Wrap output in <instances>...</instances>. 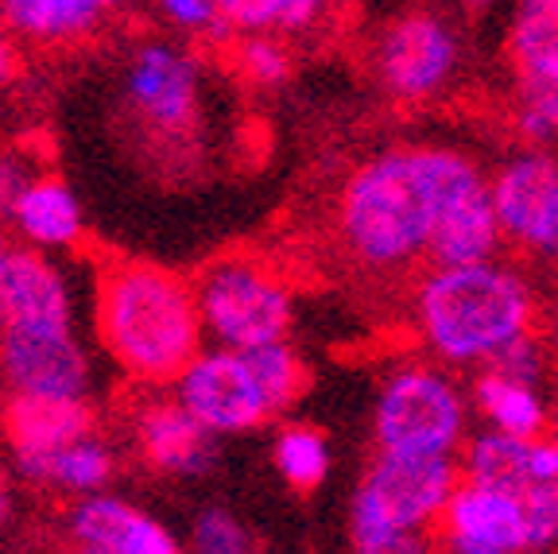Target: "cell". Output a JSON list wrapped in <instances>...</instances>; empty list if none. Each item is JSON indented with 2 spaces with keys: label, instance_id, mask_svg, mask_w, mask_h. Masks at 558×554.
Masks as SVG:
<instances>
[{
  "label": "cell",
  "instance_id": "cell-41",
  "mask_svg": "<svg viewBox=\"0 0 558 554\" xmlns=\"http://www.w3.org/2000/svg\"><path fill=\"white\" fill-rule=\"evenodd\" d=\"M555 496H558V481H555Z\"/></svg>",
  "mask_w": 558,
  "mask_h": 554
},
{
  "label": "cell",
  "instance_id": "cell-22",
  "mask_svg": "<svg viewBox=\"0 0 558 554\" xmlns=\"http://www.w3.org/2000/svg\"><path fill=\"white\" fill-rule=\"evenodd\" d=\"M470 404L488 431L512 438H543L550 431V399L543 396V384H523L497 369H477Z\"/></svg>",
  "mask_w": 558,
  "mask_h": 554
},
{
  "label": "cell",
  "instance_id": "cell-1",
  "mask_svg": "<svg viewBox=\"0 0 558 554\" xmlns=\"http://www.w3.org/2000/svg\"><path fill=\"white\" fill-rule=\"evenodd\" d=\"M477 159L446 144L384 147L345 174L333 206L338 244L365 276H408L427 268L438 206Z\"/></svg>",
  "mask_w": 558,
  "mask_h": 554
},
{
  "label": "cell",
  "instance_id": "cell-25",
  "mask_svg": "<svg viewBox=\"0 0 558 554\" xmlns=\"http://www.w3.org/2000/svg\"><path fill=\"white\" fill-rule=\"evenodd\" d=\"M271 466L283 485H291L295 493H314L326 485L333 469L330 438L311 423H283L271 438Z\"/></svg>",
  "mask_w": 558,
  "mask_h": 554
},
{
  "label": "cell",
  "instance_id": "cell-10",
  "mask_svg": "<svg viewBox=\"0 0 558 554\" xmlns=\"http://www.w3.org/2000/svg\"><path fill=\"white\" fill-rule=\"evenodd\" d=\"M174 399L218 438L260 431L271 423V404L264 396L248 353L221 346H202L171 384Z\"/></svg>",
  "mask_w": 558,
  "mask_h": 554
},
{
  "label": "cell",
  "instance_id": "cell-39",
  "mask_svg": "<svg viewBox=\"0 0 558 554\" xmlns=\"http://www.w3.org/2000/svg\"><path fill=\"white\" fill-rule=\"evenodd\" d=\"M66 554H97V551H86V546H70L66 543Z\"/></svg>",
  "mask_w": 558,
  "mask_h": 554
},
{
  "label": "cell",
  "instance_id": "cell-38",
  "mask_svg": "<svg viewBox=\"0 0 558 554\" xmlns=\"http://www.w3.org/2000/svg\"><path fill=\"white\" fill-rule=\"evenodd\" d=\"M493 0H465V9H473V12H481V9H488Z\"/></svg>",
  "mask_w": 558,
  "mask_h": 554
},
{
  "label": "cell",
  "instance_id": "cell-35",
  "mask_svg": "<svg viewBox=\"0 0 558 554\" xmlns=\"http://www.w3.org/2000/svg\"><path fill=\"white\" fill-rule=\"evenodd\" d=\"M12 249V233H9V226H4V221H0V256H4V252Z\"/></svg>",
  "mask_w": 558,
  "mask_h": 554
},
{
  "label": "cell",
  "instance_id": "cell-7",
  "mask_svg": "<svg viewBox=\"0 0 558 554\" xmlns=\"http://www.w3.org/2000/svg\"><path fill=\"white\" fill-rule=\"evenodd\" d=\"M462 67L458 35L442 16L403 12L388 20L373 39V74L384 94L403 105L435 101Z\"/></svg>",
  "mask_w": 558,
  "mask_h": 554
},
{
  "label": "cell",
  "instance_id": "cell-2",
  "mask_svg": "<svg viewBox=\"0 0 558 554\" xmlns=\"http://www.w3.org/2000/svg\"><path fill=\"white\" fill-rule=\"evenodd\" d=\"M539 294L527 272L505 256L473 264H427L411 287V326L430 361L485 369L500 349L535 334Z\"/></svg>",
  "mask_w": 558,
  "mask_h": 554
},
{
  "label": "cell",
  "instance_id": "cell-20",
  "mask_svg": "<svg viewBox=\"0 0 558 554\" xmlns=\"http://www.w3.org/2000/svg\"><path fill=\"white\" fill-rule=\"evenodd\" d=\"M12 469H16L24 481H32V485L78 501V496L105 493V489L113 485L117 450L105 434L94 431V434H82V438L66 442L59 450L44 454V458L20 461V466H12Z\"/></svg>",
  "mask_w": 558,
  "mask_h": 554
},
{
  "label": "cell",
  "instance_id": "cell-24",
  "mask_svg": "<svg viewBox=\"0 0 558 554\" xmlns=\"http://www.w3.org/2000/svg\"><path fill=\"white\" fill-rule=\"evenodd\" d=\"M532 442L535 438H512L500 431H481L470 434L458 454V469L465 481H481V485L508 489V493H527L539 489L532 481Z\"/></svg>",
  "mask_w": 558,
  "mask_h": 554
},
{
  "label": "cell",
  "instance_id": "cell-11",
  "mask_svg": "<svg viewBox=\"0 0 558 554\" xmlns=\"http://www.w3.org/2000/svg\"><path fill=\"white\" fill-rule=\"evenodd\" d=\"M0 381L32 396H89L94 357L78 322H24L0 329Z\"/></svg>",
  "mask_w": 558,
  "mask_h": 554
},
{
  "label": "cell",
  "instance_id": "cell-31",
  "mask_svg": "<svg viewBox=\"0 0 558 554\" xmlns=\"http://www.w3.org/2000/svg\"><path fill=\"white\" fill-rule=\"evenodd\" d=\"M35 174H39L35 156H27V152H0V221L9 217L12 202L27 191V182Z\"/></svg>",
  "mask_w": 558,
  "mask_h": 554
},
{
  "label": "cell",
  "instance_id": "cell-9",
  "mask_svg": "<svg viewBox=\"0 0 558 554\" xmlns=\"http://www.w3.org/2000/svg\"><path fill=\"white\" fill-rule=\"evenodd\" d=\"M124 105L156 140H186L202 117V67L191 51L148 39L124 67Z\"/></svg>",
  "mask_w": 558,
  "mask_h": 554
},
{
  "label": "cell",
  "instance_id": "cell-6",
  "mask_svg": "<svg viewBox=\"0 0 558 554\" xmlns=\"http://www.w3.org/2000/svg\"><path fill=\"white\" fill-rule=\"evenodd\" d=\"M462 481L458 458H415V454H380L361 477L349 504L353 551L396 535H430L446 501Z\"/></svg>",
  "mask_w": 558,
  "mask_h": 554
},
{
  "label": "cell",
  "instance_id": "cell-34",
  "mask_svg": "<svg viewBox=\"0 0 558 554\" xmlns=\"http://www.w3.org/2000/svg\"><path fill=\"white\" fill-rule=\"evenodd\" d=\"M9 520H12V489H9V481L0 477V531L9 528Z\"/></svg>",
  "mask_w": 558,
  "mask_h": 554
},
{
  "label": "cell",
  "instance_id": "cell-33",
  "mask_svg": "<svg viewBox=\"0 0 558 554\" xmlns=\"http://www.w3.org/2000/svg\"><path fill=\"white\" fill-rule=\"evenodd\" d=\"M20 74V55H16V39H12L9 24L0 20V89L12 86Z\"/></svg>",
  "mask_w": 558,
  "mask_h": 554
},
{
  "label": "cell",
  "instance_id": "cell-13",
  "mask_svg": "<svg viewBox=\"0 0 558 554\" xmlns=\"http://www.w3.org/2000/svg\"><path fill=\"white\" fill-rule=\"evenodd\" d=\"M129 442L159 477L198 481L218 466V434H209L171 388H140L129 408Z\"/></svg>",
  "mask_w": 558,
  "mask_h": 554
},
{
  "label": "cell",
  "instance_id": "cell-30",
  "mask_svg": "<svg viewBox=\"0 0 558 554\" xmlns=\"http://www.w3.org/2000/svg\"><path fill=\"white\" fill-rule=\"evenodd\" d=\"M485 369H497V373L512 376V381H523V384H543L550 369L547 341H543L539 334H523V338H515L508 349H500Z\"/></svg>",
  "mask_w": 558,
  "mask_h": 554
},
{
  "label": "cell",
  "instance_id": "cell-37",
  "mask_svg": "<svg viewBox=\"0 0 558 554\" xmlns=\"http://www.w3.org/2000/svg\"><path fill=\"white\" fill-rule=\"evenodd\" d=\"M547 434L558 442V408H550V431H547Z\"/></svg>",
  "mask_w": 558,
  "mask_h": 554
},
{
  "label": "cell",
  "instance_id": "cell-15",
  "mask_svg": "<svg viewBox=\"0 0 558 554\" xmlns=\"http://www.w3.org/2000/svg\"><path fill=\"white\" fill-rule=\"evenodd\" d=\"M62 531L70 546H86L97 554H183V539L159 516L109 489L70 504Z\"/></svg>",
  "mask_w": 558,
  "mask_h": 554
},
{
  "label": "cell",
  "instance_id": "cell-12",
  "mask_svg": "<svg viewBox=\"0 0 558 554\" xmlns=\"http://www.w3.org/2000/svg\"><path fill=\"white\" fill-rule=\"evenodd\" d=\"M515 129L532 147L558 140V4H523L508 32Z\"/></svg>",
  "mask_w": 558,
  "mask_h": 554
},
{
  "label": "cell",
  "instance_id": "cell-28",
  "mask_svg": "<svg viewBox=\"0 0 558 554\" xmlns=\"http://www.w3.org/2000/svg\"><path fill=\"white\" fill-rule=\"evenodd\" d=\"M183 554H256L248 523L229 508H202L191 523Z\"/></svg>",
  "mask_w": 558,
  "mask_h": 554
},
{
  "label": "cell",
  "instance_id": "cell-42",
  "mask_svg": "<svg viewBox=\"0 0 558 554\" xmlns=\"http://www.w3.org/2000/svg\"><path fill=\"white\" fill-rule=\"evenodd\" d=\"M547 554H550V551H547Z\"/></svg>",
  "mask_w": 558,
  "mask_h": 554
},
{
  "label": "cell",
  "instance_id": "cell-26",
  "mask_svg": "<svg viewBox=\"0 0 558 554\" xmlns=\"http://www.w3.org/2000/svg\"><path fill=\"white\" fill-rule=\"evenodd\" d=\"M248 361H253L256 381H260L276 419L288 416L299 399L306 396V388H311V369H306L303 353H299L288 338L268 341V346H260V349H248Z\"/></svg>",
  "mask_w": 558,
  "mask_h": 554
},
{
  "label": "cell",
  "instance_id": "cell-21",
  "mask_svg": "<svg viewBox=\"0 0 558 554\" xmlns=\"http://www.w3.org/2000/svg\"><path fill=\"white\" fill-rule=\"evenodd\" d=\"M129 0H0V20L32 44H74Z\"/></svg>",
  "mask_w": 558,
  "mask_h": 554
},
{
  "label": "cell",
  "instance_id": "cell-29",
  "mask_svg": "<svg viewBox=\"0 0 558 554\" xmlns=\"http://www.w3.org/2000/svg\"><path fill=\"white\" fill-rule=\"evenodd\" d=\"M156 9L163 12L167 24L194 35V39H218V44L233 39V27L221 20L214 0H156Z\"/></svg>",
  "mask_w": 558,
  "mask_h": 554
},
{
  "label": "cell",
  "instance_id": "cell-5",
  "mask_svg": "<svg viewBox=\"0 0 558 554\" xmlns=\"http://www.w3.org/2000/svg\"><path fill=\"white\" fill-rule=\"evenodd\" d=\"M191 284L206 346L248 353L268 341H283L295 326L291 284L256 256H221Z\"/></svg>",
  "mask_w": 558,
  "mask_h": 554
},
{
  "label": "cell",
  "instance_id": "cell-19",
  "mask_svg": "<svg viewBox=\"0 0 558 554\" xmlns=\"http://www.w3.org/2000/svg\"><path fill=\"white\" fill-rule=\"evenodd\" d=\"M20 244L39 252H70L86 241V209L62 174L39 171L4 217Z\"/></svg>",
  "mask_w": 558,
  "mask_h": 554
},
{
  "label": "cell",
  "instance_id": "cell-16",
  "mask_svg": "<svg viewBox=\"0 0 558 554\" xmlns=\"http://www.w3.org/2000/svg\"><path fill=\"white\" fill-rule=\"evenodd\" d=\"M24 322H78V299L51 252L12 241L0 256V329Z\"/></svg>",
  "mask_w": 558,
  "mask_h": 554
},
{
  "label": "cell",
  "instance_id": "cell-3",
  "mask_svg": "<svg viewBox=\"0 0 558 554\" xmlns=\"http://www.w3.org/2000/svg\"><path fill=\"white\" fill-rule=\"evenodd\" d=\"M94 334L136 388H171L206 346L194 284L151 261H113L97 272Z\"/></svg>",
  "mask_w": 558,
  "mask_h": 554
},
{
  "label": "cell",
  "instance_id": "cell-36",
  "mask_svg": "<svg viewBox=\"0 0 558 554\" xmlns=\"http://www.w3.org/2000/svg\"><path fill=\"white\" fill-rule=\"evenodd\" d=\"M550 349L558 353V311H555V318H550Z\"/></svg>",
  "mask_w": 558,
  "mask_h": 554
},
{
  "label": "cell",
  "instance_id": "cell-14",
  "mask_svg": "<svg viewBox=\"0 0 558 554\" xmlns=\"http://www.w3.org/2000/svg\"><path fill=\"white\" fill-rule=\"evenodd\" d=\"M442 554H527V493L458 481L435 523Z\"/></svg>",
  "mask_w": 558,
  "mask_h": 554
},
{
  "label": "cell",
  "instance_id": "cell-40",
  "mask_svg": "<svg viewBox=\"0 0 558 554\" xmlns=\"http://www.w3.org/2000/svg\"><path fill=\"white\" fill-rule=\"evenodd\" d=\"M523 4H558V0H523Z\"/></svg>",
  "mask_w": 558,
  "mask_h": 554
},
{
  "label": "cell",
  "instance_id": "cell-18",
  "mask_svg": "<svg viewBox=\"0 0 558 554\" xmlns=\"http://www.w3.org/2000/svg\"><path fill=\"white\" fill-rule=\"evenodd\" d=\"M500 249H505V241H500L497 209H493V194H488V174L477 167L438 206L427 264H473L500 256Z\"/></svg>",
  "mask_w": 558,
  "mask_h": 554
},
{
  "label": "cell",
  "instance_id": "cell-8",
  "mask_svg": "<svg viewBox=\"0 0 558 554\" xmlns=\"http://www.w3.org/2000/svg\"><path fill=\"white\" fill-rule=\"evenodd\" d=\"M505 249L527 261H558V156L550 147H523L488 174Z\"/></svg>",
  "mask_w": 558,
  "mask_h": 554
},
{
  "label": "cell",
  "instance_id": "cell-27",
  "mask_svg": "<svg viewBox=\"0 0 558 554\" xmlns=\"http://www.w3.org/2000/svg\"><path fill=\"white\" fill-rule=\"evenodd\" d=\"M233 62L244 82L260 89H276L291 79V47L279 35H241L233 44Z\"/></svg>",
  "mask_w": 558,
  "mask_h": 554
},
{
  "label": "cell",
  "instance_id": "cell-23",
  "mask_svg": "<svg viewBox=\"0 0 558 554\" xmlns=\"http://www.w3.org/2000/svg\"><path fill=\"white\" fill-rule=\"evenodd\" d=\"M233 32L306 39L341 24L349 0H214Z\"/></svg>",
  "mask_w": 558,
  "mask_h": 554
},
{
  "label": "cell",
  "instance_id": "cell-32",
  "mask_svg": "<svg viewBox=\"0 0 558 554\" xmlns=\"http://www.w3.org/2000/svg\"><path fill=\"white\" fill-rule=\"evenodd\" d=\"M357 554H442L435 535H396L373 546H357Z\"/></svg>",
  "mask_w": 558,
  "mask_h": 554
},
{
  "label": "cell",
  "instance_id": "cell-17",
  "mask_svg": "<svg viewBox=\"0 0 558 554\" xmlns=\"http://www.w3.org/2000/svg\"><path fill=\"white\" fill-rule=\"evenodd\" d=\"M97 431V411L89 396H32L9 392L0 404V438L12 466L59 450L66 442Z\"/></svg>",
  "mask_w": 558,
  "mask_h": 554
},
{
  "label": "cell",
  "instance_id": "cell-4",
  "mask_svg": "<svg viewBox=\"0 0 558 554\" xmlns=\"http://www.w3.org/2000/svg\"><path fill=\"white\" fill-rule=\"evenodd\" d=\"M470 396L446 364L403 361L376 388L373 442L380 454L458 458L470 438Z\"/></svg>",
  "mask_w": 558,
  "mask_h": 554
}]
</instances>
